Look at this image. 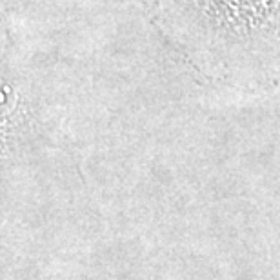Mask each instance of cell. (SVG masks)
<instances>
[{"label": "cell", "mask_w": 280, "mask_h": 280, "mask_svg": "<svg viewBox=\"0 0 280 280\" xmlns=\"http://www.w3.org/2000/svg\"><path fill=\"white\" fill-rule=\"evenodd\" d=\"M182 13L195 38L224 53L280 51V0H182Z\"/></svg>", "instance_id": "6da1fadb"}]
</instances>
